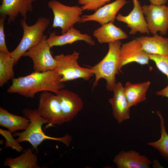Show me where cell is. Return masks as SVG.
I'll return each instance as SVG.
<instances>
[{
	"label": "cell",
	"mask_w": 168,
	"mask_h": 168,
	"mask_svg": "<svg viewBox=\"0 0 168 168\" xmlns=\"http://www.w3.org/2000/svg\"><path fill=\"white\" fill-rule=\"evenodd\" d=\"M156 95L168 98V85L164 88L156 92Z\"/></svg>",
	"instance_id": "29"
},
{
	"label": "cell",
	"mask_w": 168,
	"mask_h": 168,
	"mask_svg": "<svg viewBox=\"0 0 168 168\" xmlns=\"http://www.w3.org/2000/svg\"><path fill=\"white\" fill-rule=\"evenodd\" d=\"M14 59L9 54L0 51V86L2 87L11 79L13 78V68Z\"/></svg>",
	"instance_id": "24"
},
{
	"label": "cell",
	"mask_w": 168,
	"mask_h": 168,
	"mask_svg": "<svg viewBox=\"0 0 168 168\" xmlns=\"http://www.w3.org/2000/svg\"><path fill=\"white\" fill-rule=\"evenodd\" d=\"M108 50L106 55L99 63L90 67L95 76L93 88L103 78L106 82V87L108 91H112L116 83L115 75L119 73L118 67L120 50L122 45L120 40L109 43Z\"/></svg>",
	"instance_id": "3"
},
{
	"label": "cell",
	"mask_w": 168,
	"mask_h": 168,
	"mask_svg": "<svg viewBox=\"0 0 168 168\" xmlns=\"http://www.w3.org/2000/svg\"><path fill=\"white\" fill-rule=\"evenodd\" d=\"M93 35L101 44L126 39L128 36L120 28L111 22L101 25L94 31Z\"/></svg>",
	"instance_id": "19"
},
{
	"label": "cell",
	"mask_w": 168,
	"mask_h": 168,
	"mask_svg": "<svg viewBox=\"0 0 168 168\" xmlns=\"http://www.w3.org/2000/svg\"><path fill=\"white\" fill-rule=\"evenodd\" d=\"M149 58L154 62L158 69L166 76L168 81V56L149 54Z\"/></svg>",
	"instance_id": "26"
},
{
	"label": "cell",
	"mask_w": 168,
	"mask_h": 168,
	"mask_svg": "<svg viewBox=\"0 0 168 168\" xmlns=\"http://www.w3.org/2000/svg\"><path fill=\"white\" fill-rule=\"evenodd\" d=\"M132 2L133 7L130 13L126 16L119 13L116 19L127 24L130 29V35H134L138 32L149 35L150 32L140 3L138 0H132Z\"/></svg>",
	"instance_id": "11"
},
{
	"label": "cell",
	"mask_w": 168,
	"mask_h": 168,
	"mask_svg": "<svg viewBox=\"0 0 168 168\" xmlns=\"http://www.w3.org/2000/svg\"><path fill=\"white\" fill-rule=\"evenodd\" d=\"M47 39V36L44 35L40 43L29 49L23 55L32 59L34 71L45 72L55 70L56 68L57 61L51 53V47Z\"/></svg>",
	"instance_id": "8"
},
{
	"label": "cell",
	"mask_w": 168,
	"mask_h": 168,
	"mask_svg": "<svg viewBox=\"0 0 168 168\" xmlns=\"http://www.w3.org/2000/svg\"><path fill=\"white\" fill-rule=\"evenodd\" d=\"M56 95L60 102L65 122H70L82 110L83 106L82 100L76 93L64 88Z\"/></svg>",
	"instance_id": "14"
},
{
	"label": "cell",
	"mask_w": 168,
	"mask_h": 168,
	"mask_svg": "<svg viewBox=\"0 0 168 168\" xmlns=\"http://www.w3.org/2000/svg\"><path fill=\"white\" fill-rule=\"evenodd\" d=\"M113 162L118 168H149L152 164L146 156L133 150L120 152Z\"/></svg>",
	"instance_id": "16"
},
{
	"label": "cell",
	"mask_w": 168,
	"mask_h": 168,
	"mask_svg": "<svg viewBox=\"0 0 168 168\" xmlns=\"http://www.w3.org/2000/svg\"><path fill=\"white\" fill-rule=\"evenodd\" d=\"M149 54L143 50L136 39L122 44L119 52V71L124 66L135 62L142 65L148 64Z\"/></svg>",
	"instance_id": "10"
},
{
	"label": "cell",
	"mask_w": 168,
	"mask_h": 168,
	"mask_svg": "<svg viewBox=\"0 0 168 168\" xmlns=\"http://www.w3.org/2000/svg\"><path fill=\"white\" fill-rule=\"evenodd\" d=\"M39 0H2L0 17L7 16V23L14 22L19 15L26 19L29 12L33 10L32 3Z\"/></svg>",
	"instance_id": "12"
},
{
	"label": "cell",
	"mask_w": 168,
	"mask_h": 168,
	"mask_svg": "<svg viewBox=\"0 0 168 168\" xmlns=\"http://www.w3.org/2000/svg\"><path fill=\"white\" fill-rule=\"evenodd\" d=\"M22 112L24 116L30 119V122L28 127L23 131L13 133L14 137H18L16 139L18 142H28L36 151L38 150V146L47 140L60 142L67 147H69L72 140L70 135L67 134L61 137H53L44 133L42 126L44 124H48V122L39 115L37 109L25 108L22 110Z\"/></svg>",
	"instance_id": "2"
},
{
	"label": "cell",
	"mask_w": 168,
	"mask_h": 168,
	"mask_svg": "<svg viewBox=\"0 0 168 168\" xmlns=\"http://www.w3.org/2000/svg\"><path fill=\"white\" fill-rule=\"evenodd\" d=\"M48 6L54 15L52 27L60 28L62 34L76 23L81 22V15L83 11L81 7L67 6L56 0L49 1Z\"/></svg>",
	"instance_id": "6"
},
{
	"label": "cell",
	"mask_w": 168,
	"mask_h": 168,
	"mask_svg": "<svg viewBox=\"0 0 168 168\" xmlns=\"http://www.w3.org/2000/svg\"><path fill=\"white\" fill-rule=\"evenodd\" d=\"M0 18V51L9 54V52L7 48L5 40L4 25L6 17L2 16Z\"/></svg>",
	"instance_id": "28"
},
{
	"label": "cell",
	"mask_w": 168,
	"mask_h": 168,
	"mask_svg": "<svg viewBox=\"0 0 168 168\" xmlns=\"http://www.w3.org/2000/svg\"><path fill=\"white\" fill-rule=\"evenodd\" d=\"M156 114L160 120L161 136L158 140L149 142L147 145L157 150L162 156L168 161V133L166 131L163 116L159 111L157 112Z\"/></svg>",
	"instance_id": "23"
},
{
	"label": "cell",
	"mask_w": 168,
	"mask_h": 168,
	"mask_svg": "<svg viewBox=\"0 0 168 168\" xmlns=\"http://www.w3.org/2000/svg\"><path fill=\"white\" fill-rule=\"evenodd\" d=\"M112 91L113 96L108 101L111 105L114 118L120 124L130 118V107L124 92V87L120 82L115 84Z\"/></svg>",
	"instance_id": "13"
},
{
	"label": "cell",
	"mask_w": 168,
	"mask_h": 168,
	"mask_svg": "<svg viewBox=\"0 0 168 168\" xmlns=\"http://www.w3.org/2000/svg\"><path fill=\"white\" fill-rule=\"evenodd\" d=\"M79 40L83 41L91 45L95 44V41L90 35L87 34L82 33L73 26L60 35H57L54 31L50 33L47 39V42L51 48L71 44Z\"/></svg>",
	"instance_id": "17"
},
{
	"label": "cell",
	"mask_w": 168,
	"mask_h": 168,
	"mask_svg": "<svg viewBox=\"0 0 168 168\" xmlns=\"http://www.w3.org/2000/svg\"><path fill=\"white\" fill-rule=\"evenodd\" d=\"M36 155L29 148L18 156L13 158H7L4 161V165L10 168H40L37 163Z\"/></svg>",
	"instance_id": "22"
},
{
	"label": "cell",
	"mask_w": 168,
	"mask_h": 168,
	"mask_svg": "<svg viewBox=\"0 0 168 168\" xmlns=\"http://www.w3.org/2000/svg\"><path fill=\"white\" fill-rule=\"evenodd\" d=\"M79 55V53L74 51L71 54H61L54 56L57 62L55 70L61 76L60 82L78 78L87 81L94 75L91 68L79 66L77 62Z\"/></svg>",
	"instance_id": "5"
},
{
	"label": "cell",
	"mask_w": 168,
	"mask_h": 168,
	"mask_svg": "<svg viewBox=\"0 0 168 168\" xmlns=\"http://www.w3.org/2000/svg\"><path fill=\"white\" fill-rule=\"evenodd\" d=\"M26 20L22 18L20 22L23 30L21 40L17 47L9 54L14 59L15 64L26 52L40 42L44 35V32L50 23L49 19L40 17L34 25L30 26L27 24Z\"/></svg>",
	"instance_id": "4"
},
{
	"label": "cell",
	"mask_w": 168,
	"mask_h": 168,
	"mask_svg": "<svg viewBox=\"0 0 168 168\" xmlns=\"http://www.w3.org/2000/svg\"><path fill=\"white\" fill-rule=\"evenodd\" d=\"M127 2L126 0H116L104 5L98 8L94 13L81 16V23L93 21L101 25L110 22L114 23L118 12Z\"/></svg>",
	"instance_id": "15"
},
{
	"label": "cell",
	"mask_w": 168,
	"mask_h": 168,
	"mask_svg": "<svg viewBox=\"0 0 168 168\" xmlns=\"http://www.w3.org/2000/svg\"><path fill=\"white\" fill-rule=\"evenodd\" d=\"M143 49L149 54L168 56V38L157 34L152 36H142L136 38Z\"/></svg>",
	"instance_id": "18"
},
{
	"label": "cell",
	"mask_w": 168,
	"mask_h": 168,
	"mask_svg": "<svg viewBox=\"0 0 168 168\" xmlns=\"http://www.w3.org/2000/svg\"><path fill=\"white\" fill-rule=\"evenodd\" d=\"M30 122V120L27 118L13 114L0 107V126L7 128L12 133L25 130Z\"/></svg>",
	"instance_id": "21"
},
{
	"label": "cell",
	"mask_w": 168,
	"mask_h": 168,
	"mask_svg": "<svg viewBox=\"0 0 168 168\" xmlns=\"http://www.w3.org/2000/svg\"><path fill=\"white\" fill-rule=\"evenodd\" d=\"M111 0H78L83 11H96Z\"/></svg>",
	"instance_id": "27"
},
{
	"label": "cell",
	"mask_w": 168,
	"mask_h": 168,
	"mask_svg": "<svg viewBox=\"0 0 168 168\" xmlns=\"http://www.w3.org/2000/svg\"><path fill=\"white\" fill-rule=\"evenodd\" d=\"M151 4L155 5H161L165 4L167 0H149Z\"/></svg>",
	"instance_id": "30"
},
{
	"label": "cell",
	"mask_w": 168,
	"mask_h": 168,
	"mask_svg": "<svg viewBox=\"0 0 168 168\" xmlns=\"http://www.w3.org/2000/svg\"><path fill=\"white\" fill-rule=\"evenodd\" d=\"M12 133L9 130H3L0 129V134L5 138V147H10L12 149L16 150L17 152H20L23 150V147L19 144L16 139L14 138V137Z\"/></svg>",
	"instance_id": "25"
},
{
	"label": "cell",
	"mask_w": 168,
	"mask_h": 168,
	"mask_svg": "<svg viewBox=\"0 0 168 168\" xmlns=\"http://www.w3.org/2000/svg\"><path fill=\"white\" fill-rule=\"evenodd\" d=\"M150 32H158L162 35L168 30V6L164 5H144L142 7Z\"/></svg>",
	"instance_id": "9"
},
{
	"label": "cell",
	"mask_w": 168,
	"mask_h": 168,
	"mask_svg": "<svg viewBox=\"0 0 168 168\" xmlns=\"http://www.w3.org/2000/svg\"><path fill=\"white\" fill-rule=\"evenodd\" d=\"M61 78V76L55 70L34 71L27 76L12 78V84L7 92L30 98H34L38 92L45 91L56 94L65 86L63 82H60Z\"/></svg>",
	"instance_id": "1"
},
{
	"label": "cell",
	"mask_w": 168,
	"mask_h": 168,
	"mask_svg": "<svg viewBox=\"0 0 168 168\" xmlns=\"http://www.w3.org/2000/svg\"><path fill=\"white\" fill-rule=\"evenodd\" d=\"M37 110L39 115L48 121L46 128L65 123L58 98L51 92H41Z\"/></svg>",
	"instance_id": "7"
},
{
	"label": "cell",
	"mask_w": 168,
	"mask_h": 168,
	"mask_svg": "<svg viewBox=\"0 0 168 168\" xmlns=\"http://www.w3.org/2000/svg\"><path fill=\"white\" fill-rule=\"evenodd\" d=\"M150 85L149 81L136 84L126 82L124 87V92L130 107L146 100V93Z\"/></svg>",
	"instance_id": "20"
}]
</instances>
